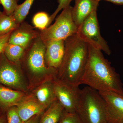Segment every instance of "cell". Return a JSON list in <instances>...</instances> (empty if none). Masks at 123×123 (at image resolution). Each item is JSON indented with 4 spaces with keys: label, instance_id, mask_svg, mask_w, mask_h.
Listing matches in <instances>:
<instances>
[{
    "label": "cell",
    "instance_id": "1",
    "mask_svg": "<svg viewBox=\"0 0 123 123\" xmlns=\"http://www.w3.org/2000/svg\"><path fill=\"white\" fill-rule=\"evenodd\" d=\"M88 57L80 85L85 84L100 91H112L123 94L120 76L102 51L88 44Z\"/></svg>",
    "mask_w": 123,
    "mask_h": 123
},
{
    "label": "cell",
    "instance_id": "2",
    "mask_svg": "<svg viewBox=\"0 0 123 123\" xmlns=\"http://www.w3.org/2000/svg\"><path fill=\"white\" fill-rule=\"evenodd\" d=\"M63 59L58 69L61 80L73 86H79L88 57L87 43L75 35L65 41Z\"/></svg>",
    "mask_w": 123,
    "mask_h": 123
},
{
    "label": "cell",
    "instance_id": "3",
    "mask_svg": "<svg viewBox=\"0 0 123 123\" xmlns=\"http://www.w3.org/2000/svg\"><path fill=\"white\" fill-rule=\"evenodd\" d=\"M76 112L84 123H107L105 101L98 91L88 86L81 89Z\"/></svg>",
    "mask_w": 123,
    "mask_h": 123
},
{
    "label": "cell",
    "instance_id": "4",
    "mask_svg": "<svg viewBox=\"0 0 123 123\" xmlns=\"http://www.w3.org/2000/svg\"><path fill=\"white\" fill-rule=\"evenodd\" d=\"M70 6L63 10L55 23L45 30L39 31L40 36L43 42L51 40H63L75 35L78 27L73 20Z\"/></svg>",
    "mask_w": 123,
    "mask_h": 123
},
{
    "label": "cell",
    "instance_id": "5",
    "mask_svg": "<svg viewBox=\"0 0 123 123\" xmlns=\"http://www.w3.org/2000/svg\"><path fill=\"white\" fill-rule=\"evenodd\" d=\"M80 39L110 55L111 51L107 42L101 36L97 11L91 14L78 27L76 34Z\"/></svg>",
    "mask_w": 123,
    "mask_h": 123
},
{
    "label": "cell",
    "instance_id": "6",
    "mask_svg": "<svg viewBox=\"0 0 123 123\" xmlns=\"http://www.w3.org/2000/svg\"><path fill=\"white\" fill-rule=\"evenodd\" d=\"M45 50V44L39 35L25 50L27 66L33 73L42 74L53 68L46 65Z\"/></svg>",
    "mask_w": 123,
    "mask_h": 123
},
{
    "label": "cell",
    "instance_id": "7",
    "mask_svg": "<svg viewBox=\"0 0 123 123\" xmlns=\"http://www.w3.org/2000/svg\"><path fill=\"white\" fill-rule=\"evenodd\" d=\"M54 89L56 99L68 112L76 111L79 102L80 89L62 80L54 82Z\"/></svg>",
    "mask_w": 123,
    "mask_h": 123
},
{
    "label": "cell",
    "instance_id": "8",
    "mask_svg": "<svg viewBox=\"0 0 123 123\" xmlns=\"http://www.w3.org/2000/svg\"><path fill=\"white\" fill-rule=\"evenodd\" d=\"M18 64L10 61L4 53L0 54V85L10 88L21 86Z\"/></svg>",
    "mask_w": 123,
    "mask_h": 123
},
{
    "label": "cell",
    "instance_id": "9",
    "mask_svg": "<svg viewBox=\"0 0 123 123\" xmlns=\"http://www.w3.org/2000/svg\"><path fill=\"white\" fill-rule=\"evenodd\" d=\"M99 92L105 101L107 123H120L123 120V94L112 91Z\"/></svg>",
    "mask_w": 123,
    "mask_h": 123
},
{
    "label": "cell",
    "instance_id": "10",
    "mask_svg": "<svg viewBox=\"0 0 123 123\" xmlns=\"http://www.w3.org/2000/svg\"><path fill=\"white\" fill-rule=\"evenodd\" d=\"M39 35V31L24 21L12 31L8 43L18 45L26 49Z\"/></svg>",
    "mask_w": 123,
    "mask_h": 123
},
{
    "label": "cell",
    "instance_id": "11",
    "mask_svg": "<svg viewBox=\"0 0 123 123\" xmlns=\"http://www.w3.org/2000/svg\"><path fill=\"white\" fill-rule=\"evenodd\" d=\"M43 43L46 47L45 60L47 67L58 69L64 55V40H51Z\"/></svg>",
    "mask_w": 123,
    "mask_h": 123
},
{
    "label": "cell",
    "instance_id": "12",
    "mask_svg": "<svg viewBox=\"0 0 123 123\" xmlns=\"http://www.w3.org/2000/svg\"><path fill=\"white\" fill-rule=\"evenodd\" d=\"M99 2L95 0H75V5L73 7V20L79 27L91 14L97 11Z\"/></svg>",
    "mask_w": 123,
    "mask_h": 123
},
{
    "label": "cell",
    "instance_id": "13",
    "mask_svg": "<svg viewBox=\"0 0 123 123\" xmlns=\"http://www.w3.org/2000/svg\"><path fill=\"white\" fill-rule=\"evenodd\" d=\"M47 107L35 99H28L17 105L18 112L23 122L40 115Z\"/></svg>",
    "mask_w": 123,
    "mask_h": 123
},
{
    "label": "cell",
    "instance_id": "14",
    "mask_svg": "<svg viewBox=\"0 0 123 123\" xmlns=\"http://www.w3.org/2000/svg\"><path fill=\"white\" fill-rule=\"evenodd\" d=\"M21 92L0 85V108L7 111L11 107L15 106L23 98Z\"/></svg>",
    "mask_w": 123,
    "mask_h": 123
},
{
    "label": "cell",
    "instance_id": "15",
    "mask_svg": "<svg viewBox=\"0 0 123 123\" xmlns=\"http://www.w3.org/2000/svg\"><path fill=\"white\" fill-rule=\"evenodd\" d=\"M64 111V108L56 99L44 112L39 123H58Z\"/></svg>",
    "mask_w": 123,
    "mask_h": 123
},
{
    "label": "cell",
    "instance_id": "16",
    "mask_svg": "<svg viewBox=\"0 0 123 123\" xmlns=\"http://www.w3.org/2000/svg\"><path fill=\"white\" fill-rule=\"evenodd\" d=\"M36 97L40 103L48 106L56 100L54 89V83L42 86L36 92Z\"/></svg>",
    "mask_w": 123,
    "mask_h": 123
},
{
    "label": "cell",
    "instance_id": "17",
    "mask_svg": "<svg viewBox=\"0 0 123 123\" xmlns=\"http://www.w3.org/2000/svg\"><path fill=\"white\" fill-rule=\"evenodd\" d=\"M25 50V49L18 45L8 43L4 53L10 61L18 63L23 57Z\"/></svg>",
    "mask_w": 123,
    "mask_h": 123
},
{
    "label": "cell",
    "instance_id": "18",
    "mask_svg": "<svg viewBox=\"0 0 123 123\" xmlns=\"http://www.w3.org/2000/svg\"><path fill=\"white\" fill-rule=\"evenodd\" d=\"M19 25L15 21L12 15H8L0 11V36L12 32Z\"/></svg>",
    "mask_w": 123,
    "mask_h": 123
},
{
    "label": "cell",
    "instance_id": "19",
    "mask_svg": "<svg viewBox=\"0 0 123 123\" xmlns=\"http://www.w3.org/2000/svg\"><path fill=\"white\" fill-rule=\"evenodd\" d=\"M35 0H25L22 4L18 5L12 15L18 25L24 21Z\"/></svg>",
    "mask_w": 123,
    "mask_h": 123
},
{
    "label": "cell",
    "instance_id": "20",
    "mask_svg": "<svg viewBox=\"0 0 123 123\" xmlns=\"http://www.w3.org/2000/svg\"><path fill=\"white\" fill-rule=\"evenodd\" d=\"M32 22L35 28L43 30L51 24L50 16L46 12H38L33 16Z\"/></svg>",
    "mask_w": 123,
    "mask_h": 123
},
{
    "label": "cell",
    "instance_id": "21",
    "mask_svg": "<svg viewBox=\"0 0 123 123\" xmlns=\"http://www.w3.org/2000/svg\"><path fill=\"white\" fill-rule=\"evenodd\" d=\"M59 123H84L77 112H68L64 111Z\"/></svg>",
    "mask_w": 123,
    "mask_h": 123
},
{
    "label": "cell",
    "instance_id": "22",
    "mask_svg": "<svg viewBox=\"0 0 123 123\" xmlns=\"http://www.w3.org/2000/svg\"><path fill=\"white\" fill-rule=\"evenodd\" d=\"M7 123H23L18 114L17 108L15 106L9 108L6 111Z\"/></svg>",
    "mask_w": 123,
    "mask_h": 123
},
{
    "label": "cell",
    "instance_id": "23",
    "mask_svg": "<svg viewBox=\"0 0 123 123\" xmlns=\"http://www.w3.org/2000/svg\"><path fill=\"white\" fill-rule=\"evenodd\" d=\"M17 0H0V4L4 9L3 12L8 15H12L18 7Z\"/></svg>",
    "mask_w": 123,
    "mask_h": 123
},
{
    "label": "cell",
    "instance_id": "24",
    "mask_svg": "<svg viewBox=\"0 0 123 123\" xmlns=\"http://www.w3.org/2000/svg\"><path fill=\"white\" fill-rule=\"evenodd\" d=\"M73 0H57L58 5L57 8L55 10L53 14L51 15H50L51 24L55 19V18L58 13L61 11L62 10L70 6V2Z\"/></svg>",
    "mask_w": 123,
    "mask_h": 123
},
{
    "label": "cell",
    "instance_id": "25",
    "mask_svg": "<svg viewBox=\"0 0 123 123\" xmlns=\"http://www.w3.org/2000/svg\"><path fill=\"white\" fill-rule=\"evenodd\" d=\"M11 32L0 36V54L4 53L5 48L8 43L9 38Z\"/></svg>",
    "mask_w": 123,
    "mask_h": 123
},
{
    "label": "cell",
    "instance_id": "26",
    "mask_svg": "<svg viewBox=\"0 0 123 123\" xmlns=\"http://www.w3.org/2000/svg\"><path fill=\"white\" fill-rule=\"evenodd\" d=\"M39 115H36L33 116L29 120L22 123H37L39 118Z\"/></svg>",
    "mask_w": 123,
    "mask_h": 123
},
{
    "label": "cell",
    "instance_id": "27",
    "mask_svg": "<svg viewBox=\"0 0 123 123\" xmlns=\"http://www.w3.org/2000/svg\"><path fill=\"white\" fill-rule=\"evenodd\" d=\"M102 0H100V1ZM111 2L114 4L118 5H123V0H103Z\"/></svg>",
    "mask_w": 123,
    "mask_h": 123
},
{
    "label": "cell",
    "instance_id": "28",
    "mask_svg": "<svg viewBox=\"0 0 123 123\" xmlns=\"http://www.w3.org/2000/svg\"><path fill=\"white\" fill-rule=\"evenodd\" d=\"M0 123H7L6 114H2L0 115Z\"/></svg>",
    "mask_w": 123,
    "mask_h": 123
},
{
    "label": "cell",
    "instance_id": "29",
    "mask_svg": "<svg viewBox=\"0 0 123 123\" xmlns=\"http://www.w3.org/2000/svg\"><path fill=\"white\" fill-rule=\"evenodd\" d=\"M2 114V110H1V109L0 108V115H1Z\"/></svg>",
    "mask_w": 123,
    "mask_h": 123
},
{
    "label": "cell",
    "instance_id": "30",
    "mask_svg": "<svg viewBox=\"0 0 123 123\" xmlns=\"http://www.w3.org/2000/svg\"><path fill=\"white\" fill-rule=\"evenodd\" d=\"M95 0L97 1H98L99 2V1H100V0Z\"/></svg>",
    "mask_w": 123,
    "mask_h": 123
},
{
    "label": "cell",
    "instance_id": "31",
    "mask_svg": "<svg viewBox=\"0 0 123 123\" xmlns=\"http://www.w3.org/2000/svg\"><path fill=\"white\" fill-rule=\"evenodd\" d=\"M120 123H123V121H121V122H120Z\"/></svg>",
    "mask_w": 123,
    "mask_h": 123
},
{
    "label": "cell",
    "instance_id": "32",
    "mask_svg": "<svg viewBox=\"0 0 123 123\" xmlns=\"http://www.w3.org/2000/svg\"><path fill=\"white\" fill-rule=\"evenodd\" d=\"M18 0H17V1H18Z\"/></svg>",
    "mask_w": 123,
    "mask_h": 123
}]
</instances>
